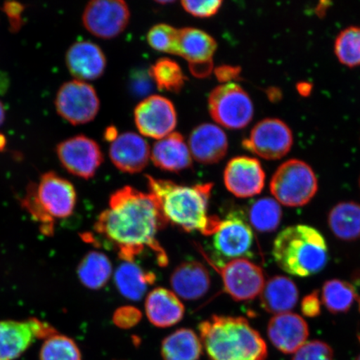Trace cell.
Segmentation results:
<instances>
[{
    "label": "cell",
    "instance_id": "40",
    "mask_svg": "<svg viewBox=\"0 0 360 360\" xmlns=\"http://www.w3.org/2000/svg\"><path fill=\"white\" fill-rule=\"evenodd\" d=\"M2 8L8 18L12 32H18L24 22L22 12H24L25 6L18 2H6Z\"/></svg>",
    "mask_w": 360,
    "mask_h": 360
},
{
    "label": "cell",
    "instance_id": "43",
    "mask_svg": "<svg viewBox=\"0 0 360 360\" xmlns=\"http://www.w3.org/2000/svg\"><path fill=\"white\" fill-rule=\"evenodd\" d=\"M190 65V70L193 76L196 78L204 79L209 77L212 74L214 70L213 60H209L200 63H191Z\"/></svg>",
    "mask_w": 360,
    "mask_h": 360
},
{
    "label": "cell",
    "instance_id": "9",
    "mask_svg": "<svg viewBox=\"0 0 360 360\" xmlns=\"http://www.w3.org/2000/svg\"><path fill=\"white\" fill-rule=\"evenodd\" d=\"M36 201L53 221L70 217L77 204L74 184L56 172L44 173L39 183H33Z\"/></svg>",
    "mask_w": 360,
    "mask_h": 360
},
{
    "label": "cell",
    "instance_id": "47",
    "mask_svg": "<svg viewBox=\"0 0 360 360\" xmlns=\"http://www.w3.org/2000/svg\"><path fill=\"white\" fill-rule=\"evenodd\" d=\"M158 3L161 4H167L172 3V1H158Z\"/></svg>",
    "mask_w": 360,
    "mask_h": 360
},
{
    "label": "cell",
    "instance_id": "14",
    "mask_svg": "<svg viewBox=\"0 0 360 360\" xmlns=\"http://www.w3.org/2000/svg\"><path fill=\"white\" fill-rule=\"evenodd\" d=\"M56 155L63 168L75 176L84 179L93 178L103 162L100 146L83 134L58 143Z\"/></svg>",
    "mask_w": 360,
    "mask_h": 360
},
{
    "label": "cell",
    "instance_id": "28",
    "mask_svg": "<svg viewBox=\"0 0 360 360\" xmlns=\"http://www.w3.org/2000/svg\"><path fill=\"white\" fill-rule=\"evenodd\" d=\"M328 224L333 233L341 240L355 241L360 238V205L342 202L330 210Z\"/></svg>",
    "mask_w": 360,
    "mask_h": 360
},
{
    "label": "cell",
    "instance_id": "42",
    "mask_svg": "<svg viewBox=\"0 0 360 360\" xmlns=\"http://www.w3.org/2000/svg\"><path fill=\"white\" fill-rule=\"evenodd\" d=\"M214 75L220 83H231V81L241 79V68L228 65H220L215 68Z\"/></svg>",
    "mask_w": 360,
    "mask_h": 360
},
{
    "label": "cell",
    "instance_id": "4",
    "mask_svg": "<svg viewBox=\"0 0 360 360\" xmlns=\"http://www.w3.org/2000/svg\"><path fill=\"white\" fill-rule=\"evenodd\" d=\"M273 256L283 271L309 277L325 269L328 250L321 232L309 225L297 224L278 233L274 241Z\"/></svg>",
    "mask_w": 360,
    "mask_h": 360
},
{
    "label": "cell",
    "instance_id": "19",
    "mask_svg": "<svg viewBox=\"0 0 360 360\" xmlns=\"http://www.w3.org/2000/svg\"><path fill=\"white\" fill-rule=\"evenodd\" d=\"M309 335L308 323L299 314L274 315L269 322V339L283 354H295L306 343Z\"/></svg>",
    "mask_w": 360,
    "mask_h": 360
},
{
    "label": "cell",
    "instance_id": "34",
    "mask_svg": "<svg viewBox=\"0 0 360 360\" xmlns=\"http://www.w3.org/2000/svg\"><path fill=\"white\" fill-rule=\"evenodd\" d=\"M335 53L342 65L360 66V27L351 26L342 30L335 41Z\"/></svg>",
    "mask_w": 360,
    "mask_h": 360
},
{
    "label": "cell",
    "instance_id": "46",
    "mask_svg": "<svg viewBox=\"0 0 360 360\" xmlns=\"http://www.w3.org/2000/svg\"><path fill=\"white\" fill-rule=\"evenodd\" d=\"M7 146L6 137L1 133H0V151H3Z\"/></svg>",
    "mask_w": 360,
    "mask_h": 360
},
{
    "label": "cell",
    "instance_id": "44",
    "mask_svg": "<svg viewBox=\"0 0 360 360\" xmlns=\"http://www.w3.org/2000/svg\"><path fill=\"white\" fill-rule=\"evenodd\" d=\"M118 136V130H117L115 126H109V127L106 128L105 134H103L105 141L111 143L114 142Z\"/></svg>",
    "mask_w": 360,
    "mask_h": 360
},
{
    "label": "cell",
    "instance_id": "25",
    "mask_svg": "<svg viewBox=\"0 0 360 360\" xmlns=\"http://www.w3.org/2000/svg\"><path fill=\"white\" fill-rule=\"evenodd\" d=\"M155 281L154 273L146 271L134 262L121 264L115 273L117 289L126 299L133 301L141 300Z\"/></svg>",
    "mask_w": 360,
    "mask_h": 360
},
{
    "label": "cell",
    "instance_id": "13",
    "mask_svg": "<svg viewBox=\"0 0 360 360\" xmlns=\"http://www.w3.org/2000/svg\"><path fill=\"white\" fill-rule=\"evenodd\" d=\"M129 20V8L123 0H93L84 8L82 15L84 28L103 39L122 34Z\"/></svg>",
    "mask_w": 360,
    "mask_h": 360
},
{
    "label": "cell",
    "instance_id": "32",
    "mask_svg": "<svg viewBox=\"0 0 360 360\" xmlns=\"http://www.w3.org/2000/svg\"><path fill=\"white\" fill-rule=\"evenodd\" d=\"M158 89L166 91L179 93L186 83V77L177 62L168 58L157 60L148 70Z\"/></svg>",
    "mask_w": 360,
    "mask_h": 360
},
{
    "label": "cell",
    "instance_id": "26",
    "mask_svg": "<svg viewBox=\"0 0 360 360\" xmlns=\"http://www.w3.org/2000/svg\"><path fill=\"white\" fill-rule=\"evenodd\" d=\"M217 46L216 40L205 31L191 27L179 30V56L188 64L213 60Z\"/></svg>",
    "mask_w": 360,
    "mask_h": 360
},
{
    "label": "cell",
    "instance_id": "2",
    "mask_svg": "<svg viewBox=\"0 0 360 360\" xmlns=\"http://www.w3.org/2000/svg\"><path fill=\"white\" fill-rule=\"evenodd\" d=\"M148 190L154 196L166 223L186 232L213 236L221 219L208 214L212 183L187 186L171 180L146 175Z\"/></svg>",
    "mask_w": 360,
    "mask_h": 360
},
{
    "label": "cell",
    "instance_id": "10",
    "mask_svg": "<svg viewBox=\"0 0 360 360\" xmlns=\"http://www.w3.org/2000/svg\"><path fill=\"white\" fill-rule=\"evenodd\" d=\"M292 143L294 136L289 125L281 120L268 118L255 125L242 146L262 159L277 160L289 154Z\"/></svg>",
    "mask_w": 360,
    "mask_h": 360
},
{
    "label": "cell",
    "instance_id": "11",
    "mask_svg": "<svg viewBox=\"0 0 360 360\" xmlns=\"http://www.w3.org/2000/svg\"><path fill=\"white\" fill-rule=\"evenodd\" d=\"M55 328L37 318L0 321V360H16L35 340L56 334Z\"/></svg>",
    "mask_w": 360,
    "mask_h": 360
},
{
    "label": "cell",
    "instance_id": "30",
    "mask_svg": "<svg viewBox=\"0 0 360 360\" xmlns=\"http://www.w3.org/2000/svg\"><path fill=\"white\" fill-rule=\"evenodd\" d=\"M250 226L261 233L276 231L282 219V209L276 200L262 198L251 202L247 212Z\"/></svg>",
    "mask_w": 360,
    "mask_h": 360
},
{
    "label": "cell",
    "instance_id": "5",
    "mask_svg": "<svg viewBox=\"0 0 360 360\" xmlns=\"http://www.w3.org/2000/svg\"><path fill=\"white\" fill-rule=\"evenodd\" d=\"M276 200L288 207L309 204L318 191V179L311 167L304 161L292 159L274 172L269 184Z\"/></svg>",
    "mask_w": 360,
    "mask_h": 360
},
{
    "label": "cell",
    "instance_id": "24",
    "mask_svg": "<svg viewBox=\"0 0 360 360\" xmlns=\"http://www.w3.org/2000/svg\"><path fill=\"white\" fill-rule=\"evenodd\" d=\"M298 300V288L294 281L285 276L269 278L260 294L263 309L276 315L289 313L295 307Z\"/></svg>",
    "mask_w": 360,
    "mask_h": 360
},
{
    "label": "cell",
    "instance_id": "8",
    "mask_svg": "<svg viewBox=\"0 0 360 360\" xmlns=\"http://www.w3.org/2000/svg\"><path fill=\"white\" fill-rule=\"evenodd\" d=\"M58 115L71 124L91 122L100 111L96 89L84 81L73 79L63 84L55 98Z\"/></svg>",
    "mask_w": 360,
    "mask_h": 360
},
{
    "label": "cell",
    "instance_id": "33",
    "mask_svg": "<svg viewBox=\"0 0 360 360\" xmlns=\"http://www.w3.org/2000/svg\"><path fill=\"white\" fill-rule=\"evenodd\" d=\"M39 360H82V354L73 339L57 332L44 340Z\"/></svg>",
    "mask_w": 360,
    "mask_h": 360
},
{
    "label": "cell",
    "instance_id": "1",
    "mask_svg": "<svg viewBox=\"0 0 360 360\" xmlns=\"http://www.w3.org/2000/svg\"><path fill=\"white\" fill-rule=\"evenodd\" d=\"M167 224L154 196L124 186L112 193L109 208L98 215L94 231L115 248L124 262H134L148 249L154 252L158 264L165 267L168 256L156 236Z\"/></svg>",
    "mask_w": 360,
    "mask_h": 360
},
{
    "label": "cell",
    "instance_id": "48",
    "mask_svg": "<svg viewBox=\"0 0 360 360\" xmlns=\"http://www.w3.org/2000/svg\"><path fill=\"white\" fill-rule=\"evenodd\" d=\"M355 360H360V355H359V356L356 359H355Z\"/></svg>",
    "mask_w": 360,
    "mask_h": 360
},
{
    "label": "cell",
    "instance_id": "22",
    "mask_svg": "<svg viewBox=\"0 0 360 360\" xmlns=\"http://www.w3.org/2000/svg\"><path fill=\"white\" fill-rule=\"evenodd\" d=\"M150 158L156 167L169 172L179 173L192 166L190 148L183 135L177 132L157 141Z\"/></svg>",
    "mask_w": 360,
    "mask_h": 360
},
{
    "label": "cell",
    "instance_id": "21",
    "mask_svg": "<svg viewBox=\"0 0 360 360\" xmlns=\"http://www.w3.org/2000/svg\"><path fill=\"white\" fill-rule=\"evenodd\" d=\"M170 285L180 298L197 300L209 291L211 278L208 269L199 261H186L174 269L170 276Z\"/></svg>",
    "mask_w": 360,
    "mask_h": 360
},
{
    "label": "cell",
    "instance_id": "35",
    "mask_svg": "<svg viewBox=\"0 0 360 360\" xmlns=\"http://www.w3.org/2000/svg\"><path fill=\"white\" fill-rule=\"evenodd\" d=\"M148 44L157 51L179 56V30L166 24L153 26L147 34Z\"/></svg>",
    "mask_w": 360,
    "mask_h": 360
},
{
    "label": "cell",
    "instance_id": "45",
    "mask_svg": "<svg viewBox=\"0 0 360 360\" xmlns=\"http://www.w3.org/2000/svg\"><path fill=\"white\" fill-rule=\"evenodd\" d=\"M6 108H4V103L0 101V125H2L6 120Z\"/></svg>",
    "mask_w": 360,
    "mask_h": 360
},
{
    "label": "cell",
    "instance_id": "7",
    "mask_svg": "<svg viewBox=\"0 0 360 360\" xmlns=\"http://www.w3.org/2000/svg\"><path fill=\"white\" fill-rule=\"evenodd\" d=\"M255 236L251 226L240 214H229L221 219L217 231L213 235V249L217 260L210 264L220 265L229 261L252 256Z\"/></svg>",
    "mask_w": 360,
    "mask_h": 360
},
{
    "label": "cell",
    "instance_id": "3",
    "mask_svg": "<svg viewBox=\"0 0 360 360\" xmlns=\"http://www.w3.org/2000/svg\"><path fill=\"white\" fill-rule=\"evenodd\" d=\"M202 349L210 360H265L267 345L243 317L213 315L199 327Z\"/></svg>",
    "mask_w": 360,
    "mask_h": 360
},
{
    "label": "cell",
    "instance_id": "29",
    "mask_svg": "<svg viewBox=\"0 0 360 360\" xmlns=\"http://www.w3.org/2000/svg\"><path fill=\"white\" fill-rule=\"evenodd\" d=\"M112 272L111 261L101 252L89 251L81 259L77 276L81 283L89 290H98L110 280Z\"/></svg>",
    "mask_w": 360,
    "mask_h": 360
},
{
    "label": "cell",
    "instance_id": "27",
    "mask_svg": "<svg viewBox=\"0 0 360 360\" xmlns=\"http://www.w3.org/2000/svg\"><path fill=\"white\" fill-rule=\"evenodd\" d=\"M202 352L200 337L191 328H179L162 342L164 360H198Z\"/></svg>",
    "mask_w": 360,
    "mask_h": 360
},
{
    "label": "cell",
    "instance_id": "16",
    "mask_svg": "<svg viewBox=\"0 0 360 360\" xmlns=\"http://www.w3.org/2000/svg\"><path fill=\"white\" fill-rule=\"evenodd\" d=\"M227 190L238 198H250L262 192L265 173L260 162L249 156H238L229 161L224 172Z\"/></svg>",
    "mask_w": 360,
    "mask_h": 360
},
{
    "label": "cell",
    "instance_id": "23",
    "mask_svg": "<svg viewBox=\"0 0 360 360\" xmlns=\"http://www.w3.org/2000/svg\"><path fill=\"white\" fill-rule=\"evenodd\" d=\"M146 312L153 326L168 328L181 321L184 315V306L174 292L159 287L148 295Z\"/></svg>",
    "mask_w": 360,
    "mask_h": 360
},
{
    "label": "cell",
    "instance_id": "31",
    "mask_svg": "<svg viewBox=\"0 0 360 360\" xmlns=\"http://www.w3.org/2000/svg\"><path fill=\"white\" fill-rule=\"evenodd\" d=\"M358 299L355 288L349 282L331 280L323 285L322 301L332 314L348 312Z\"/></svg>",
    "mask_w": 360,
    "mask_h": 360
},
{
    "label": "cell",
    "instance_id": "39",
    "mask_svg": "<svg viewBox=\"0 0 360 360\" xmlns=\"http://www.w3.org/2000/svg\"><path fill=\"white\" fill-rule=\"evenodd\" d=\"M154 84L148 70H134L130 78V89L138 97H143L151 93Z\"/></svg>",
    "mask_w": 360,
    "mask_h": 360
},
{
    "label": "cell",
    "instance_id": "12",
    "mask_svg": "<svg viewBox=\"0 0 360 360\" xmlns=\"http://www.w3.org/2000/svg\"><path fill=\"white\" fill-rule=\"evenodd\" d=\"M222 278L224 291L236 301H249L261 294L265 285L262 269L242 258L223 264H210Z\"/></svg>",
    "mask_w": 360,
    "mask_h": 360
},
{
    "label": "cell",
    "instance_id": "38",
    "mask_svg": "<svg viewBox=\"0 0 360 360\" xmlns=\"http://www.w3.org/2000/svg\"><path fill=\"white\" fill-rule=\"evenodd\" d=\"M141 318L142 313L139 309L134 306H123L115 310L112 315V322L117 327L129 330L137 326Z\"/></svg>",
    "mask_w": 360,
    "mask_h": 360
},
{
    "label": "cell",
    "instance_id": "20",
    "mask_svg": "<svg viewBox=\"0 0 360 360\" xmlns=\"http://www.w3.org/2000/svg\"><path fill=\"white\" fill-rule=\"evenodd\" d=\"M188 148L193 159L200 163L216 164L227 154V135L217 125L202 124L191 132L188 138Z\"/></svg>",
    "mask_w": 360,
    "mask_h": 360
},
{
    "label": "cell",
    "instance_id": "15",
    "mask_svg": "<svg viewBox=\"0 0 360 360\" xmlns=\"http://www.w3.org/2000/svg\"><path fill=\"white\" fill-rule=\"evenodd\" d=\"M134 121L143 135L161 139L172 134L176 127L177 112L168 98L150 96L135 108Z\"/></svg>",
    "mask_w": 360,
    "mask_h": 360
},
{
    "label": "cell",
    "instance_id": "41",
    "mask_svg": "<svg viewBox=\"0 0 360 360\" xmlns=\"http://www.w3.org/2000/svg\"><path fill=\"white\" fill-rule=\"evenodd\" d=\"M301 311L305 316L317 317L321 312V302L318 291H314L311 294L306 295L301 302Z\"/></svg>",
    "mask_w": 360,
    "mask_h": 360
},
{
    "label": "cell",
    "instance_id": "36",
    "mask_svg": "<svg viewBox=\"0 0 360 360\" xmlns=\"http://www.w3.org/2000/svg\"><path fill=\"white\" fill-rule=\"evenodd\" d=\"M292 360H334V352L325 342H307L295 353Z\"/></svg>",
    "mask_w": 360,
    "mask_h": 360
},
{
    "label": "cell",
    "instance_id": "18",
    "mask_svg": "<svg viewBox=\"0 0 360 360\" xmlns=\"http://www.w3.org/2000/svg\"><path fill=\"white\" fill-rule=\"evenodd\" d=\"M109 155L112 163L121 172L137 174L148 165L150 148L141 135L126 132L111 143Z\"/></svg>",
    "mask_w": 360,
    "mask_h": 360
},
{
    "label": "cell",
    "instance_id": "17",
    "mask_svg": "<svg viewBox=\"0 0 360 360\" xmlns=\"http://www.w3.org/2000/svg\"><path fill=\"white\" fill-rule=\"evenodd\" d=\"M68 70L75 79L84 81L101 78L106 69V57L101 48L89 40H79L68 49Z\"/></svg>",
    "mask_w": 360,
    "mask_h": 360
},
{
    "label": "cell",
    "instance_id": "6",
    "mask_svg": "<svg viewBox=\"0 0 360 360\" xmlns=\"http://www.w3.org/2000/svg\"><path fill=\"white\" fill-rule=\"evenodd\" d=\"M211 117L219 124L229 129H240L251 122L254 105L240 85L223 84L211 91L208 101Z\"/></svg>",
    "mask_w": 360,
    "mask_h": 360
},
{
    "label": "cell",
    "instance_id": "37",
    "mask_svg": "<svg viewBox=\"0 0 360 360\" xmlns=\"http://www.w3.org/2000/svg\"><path fill=\"white\" fill-rule=\"evenodd\" d=\"M182 6L191 15L200 17L208 18L215 15L221 7V0H210V1H190L184 0L181 2Z\"/></svg>",
    "mask_w": 360,
    "mask_h": 360
}]
</instances>
